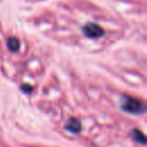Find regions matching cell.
Masks as SVG:
<instances>
[{
    "label": "cell",
    "mask_w": 147,
    "mask_h": 147,
    "mask_svg": "<svg viewBox=\"0 0 147 147\" xmlns=\"http://www.w3.org/2000/svg\"><path fill=\"white\" fill-rule=\"evenodd\" d=\"M132 137H133V139L136 140V141H138L139 144H141V145H146V138H145V134L140 131V130H133L132 131Z\"/></svg>",
    "instance_id": "5b68a950"
},
{
    "label": "cell",
    "mask_w": 147,
    "mask_h": 147,
    "mask_svg": "<svg viewBox=\"0 0 147 147\" xmlns=\"http://www.w3.org/2000/svg\"><path fill=\"white\" fill-rule=\"evenodd\" d=\"M82 30H83V33H84L87 38H93V39L100 38V37H102L103 33H105L103 29H102L100 25L95 24V23H87V24H85V25L83 26Z\"/></svg>",
    "instance_id": "7a4b0ae2"
},
{
    "label": "cell",
    "mask_w": 147,
    "mask_h": 147,
    "mask_svg": "<svg viewBox=\"0 0 147 147\" xmlns=\"http://www.w3.org/2000/svg\"><path fill=\"white\" fill-rule=\"evenodd\" d=\"M121 108L124 111L130 113V114H140L145 111V105L140 100L132 98V96H127V95H124L122 98Z\"/></svg>",
    "instance_id": "6da1fadb"
},
{
    "label": "cell",
    "mask_w": 147,
    "mask_h": 147,
    "mask_svg": "<svg viewBox=\"0 0 147 147\" xmlns=\"http://www.w3.org/2000/svg\"><path fill=\"white\" fill-rule=\"evenodd\" d=\"M65 130L71 132V133H78L80 132V129H82V125H80V122L77 119V118H74L71 117L64 125Z\"/></svg>",
    "instance_id": "3957f363"
},
{
    "label": "cell",
    "mask_w": 147,
    "mask_h": 147,
    "mask_svg": "<svg viewBox=\"0 0 147 147\" xmlns=\"http://www.w3.org/2000/svg\"><path fill=\"white\" fill-rule=\"evenodd\" d=\"M22 90L25 92V93H30L32 91V86H29V85H23L22 86Z\"/></svg>",
    "instance_id": "8992f818"
},
{
    "label": "cell",
    "mask_w": 147,
    "mask_h": 147,
    "mask_svg": "<svg viewBox=\"0 0 147 147\" xmlns=\"http://www.w3.org/2000/svg\"><path fill=\"white\" fill-rule=\"evenodd\" d=\"M7 47L11 52H17L18 48H20V41H18V39L17 38H14V37L9 38L7 40Z\"/></svg>",
    "instance_id": "277c9868"
}]
</instances>
